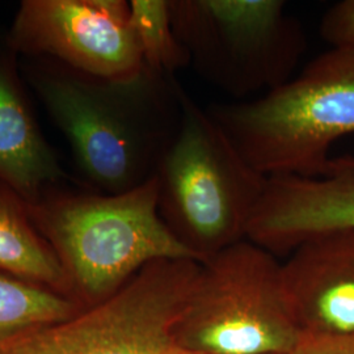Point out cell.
Masks as SVG:
<instances>
[{
	"mask_svg": "<svg viewBox=\"0 0 354 354\" xmlns=\"http://www.w3.org/2000/svg\"><path fill=\"white\" fill-rule=\"evenodd\" d=\"M190 259L160 260L102 304L0 342V354H177L175 328L200 273Z\"/></svg>",
	"mask_w": 354,
	"mask_h": 354,
	"instance_id": "cell-7",
	"label": "cell"
},
{
	"mask_svg": "<svg viewBox=\"0 0 354 354\" xmlns=\"http://www.w3.org/2000/svg\"><path fill=\"white\" fill-rule=\"evenodd\" d=\"M281 277L302 339L354 335V228L307 238L281 264Z\"/></svg>",
	"mask_w": 354,
	"mask_h": 354,
	"instance_id": "cell-10",
	"label": "cell"
},
{
	"mask_svg": "<svg viewBox=\"0 0 354 354\" xmlns=\"http://www.w3.org/2000/svg\"><path fill=\"white\" fill-rule=\"evenodd\" d=\"M32 223L26 201L0 183V273L46 289H64L70 279L64 264Z\"/></svg>",
	"mask_w": 354,
	"mask_h": 354,
	"instance_id": "cell-12",
	"label": "cell"
},
{
	"mask_svg": "<svg viewBox=\"0 0 354 354\" xmlns=\"http://www.w3.org/2000/svg\"><path fill=\"white\" fill-rule=\"evenodd\" d=\"M10 44L102 82L127 83L146 71L125 0H26Z\"/></svg>",
	"mask_w": 354,
	"mask_h": 354,
	"instance_id": "cell-8",
	"label": "cell"
},
{
	"mask_svg": "<svg viewBox=\"0 0 354 354\" xmlns=\"http://www.w3.org/2000/svg\"><path fill=\"white\" fill-rule=\"evenodd\" d=\"M169 11L190 66L236 102L288 83L307 49L282 0H169Z\"/></svg>",
	"mask_w": 354,
	"mask_h": 354,
	"instance_id": "cell-6",
	"label": "cell"
},
{
	"mask_svg": "<svg viewBox=\"0 0 354 354\" xmlns=\"http://www.w3.org/2000/svg\"><path fill=\"white\" fill-rule=\"evenodd\" d=\"M75 306L50 289L0 273V342L64 322Z\"/></svg>",
	"mask_w": 354,
	"mask_h": 354,
	"instance_id": "cell-13",
	"label": "cell"
},
{
	"mask_svg": "<svg viewBox=\"0 0 354 354\" xmlns=\"http://www.w3.org/2000/svg\"><path fill=\"white\" fill-rule=\"evenodd\" d=\"M155 176L160 216L201 264L247 241L268 181L185 91L176 134Z\"/></svg>",
	"mask_w": 354,
	"mask_h": 354,
	"instance_id": "cell-3",
	"label": "cell"
},
{
	"mask_svg": "<svg viewBox=\"0 0 354 354\" xmlns=\"http://www.w3.org/2000/svg\"><path fill=\"white\" fill-rule=\"evenodd\" d=\"M207 112L264 176H320L332 146L354 134V51L330 48L279 88Z\"/></svg>",
	"mask_w": 354,
	"mask_h": 354,
	"instance_id": "cell-2",
	"label": "cell"
},
{
	"mask_svg": "<svg viewBox=\"0 0 354 354\" xmlns=\"http://www.w3.org/2000/svg\"><path fill=\"white\" fill-rule=\"evenodd\" d=\"M26 207L89 307L111 298L151 263L196 260L160 216L156 176L120 194L45 196Z\"/></svg>",
	"mask_w": 354,
	"mask_h": 354,
	"instance_id": "cell-4",
	"label": "cell"
},
{
	"mask_svg": "<svg viewBox=\"0 0 354 354\" xmlns=\"http://www.w3.org/2000/svg\"><path fill=\"white\" fill-rule=\"evenodd\" d=\"M337 228H354V155L330 158L320 176L268 177L247 241L289 254L307 238Z\"/></svg>",
	"mask_w": 354,
	"mask_h": 354,
	"instance_id": "cell-9",
	"label": "cell"
},
{
	"mask_svg": "<svg viewBox=\"0 0 354 354\" xmlns=\"http://www.w3.org/2000/svg\"><path fill=\"white\" fill-rule=\"evenodd\" d=\"M129 7L130 24L146 71L172 77L178 70L189 67V55L172 26L168 0H131Z\"/></svg>",
	"mask_w": 354,
	"mask_h": 354,
	"instance_id": "cell-14",
	"label": "cell"
},
{
	"mask_svg": "<svg viewBox=\"0 0 354 354\" xmlns=\"http://www.w3.org/2000/svg\"><path fill=\"white\" fill-rule=\"evenodd\" d=\"M291 354H354V335L302 339Z\"/></svg>",
	"mask_w": 354,
	"mask_h": 354,
	"instance_id": "cell-16",
	"label": "cell"
},
{
	"mask_svg": "<svg viewBox=\"0 0 354 354\" xmlns=\"http://www.w3.org/2000/svg\"><path fill=\"white\" fill-rule=\"evenodd\" d=\"M175 339L193 353H292L302 336L276 256L243 241L203 263Z\"/></svg>",
	"mask_w": 354,
	"mask_h": 354,
	"instance_id": "cell-5",
	"label": "cell"
},
{
	"mask_svg": "<svg viewBox=\"0 0 354 354\" xmlns=\"http://www.w3.org/2000/svg\"><path fill=\"white\" fill-rule=\"evenodd\" d=\"M177 354H203V353H193V352H185V351H184V352H180V353H177Z\"/></svg>",
	"mask_w": 354,
	"mask_h": 354,
	"instance_id": "cell-17",
	"label": "cell"
},
{
	"mask_svg": "<svg viewBox=\"0 0 354 354\" xmlns=\"http://www.w3.org/2000/svg\"><path fill=\"white\" fill-rule=\"evenodd\" d=\"M29 82L91 185L120 194L155 176L181 117V86L145 71L127 83L39 67Z\"/></svg>",
	"mask_w": 354,
	"mask_h": 354,
	"instance_id": "cell-1",
	"label": "cell"
},
{
	"mask_svg": "<svg viewBox=\"0 0 354 354\" xmlns=\"http://www.w3.org/2000/svg\"><path fill=\"white\" fill-rule=\"evenodd\" d=\"M322 38L333 49L354 51V0H342L324 13Z\"/></svg>",
	"mask_w": 354,
	"mask_h": 354,
	"instance_id": "cell-15",
	"label": "cell"
},
{
	"mask_svg": "<svg viewBox=\"0 0 354 354\" xmlns=\"http://www.w3.org/2000/svg\"><path fill=\"white\" fill-rule=\"evenodd\" d=\"M64 176L39 134L11 70L0 62V183L26 203Z\"/></svg>",
	"mask_w": 354,
	"mask_h": 354,
	"instance_id": "cell-11",
	"label": "cell"
}]
</instances>
